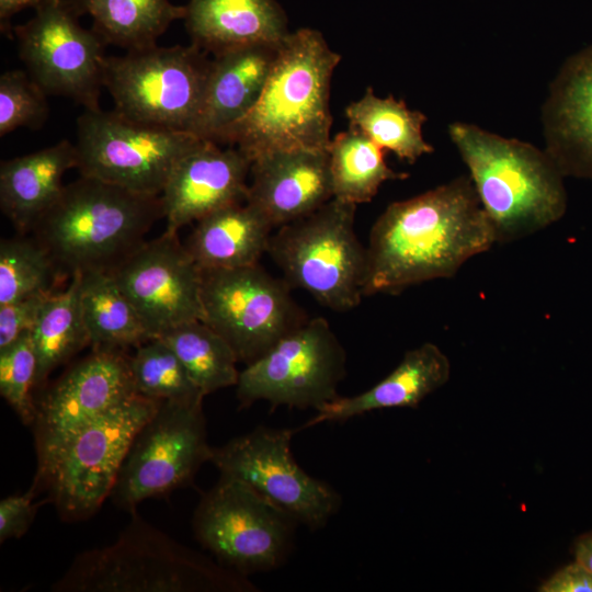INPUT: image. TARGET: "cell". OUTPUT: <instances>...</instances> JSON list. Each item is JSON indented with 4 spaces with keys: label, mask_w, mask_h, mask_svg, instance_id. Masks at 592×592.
<instances>
[{
    "label": "cell",
    "mask_w": 592,
    "mask_h": 592,
    "mask_svg": "<svg viewBox=\"0 0 592 592\" xmlns=\"http://www.w3.org/2000/svg\"><path fill=\"white\" fill-rule=\"evenodd\" d=\"M494 243L469 175L392 202L369 232L364 296L397 295L428 281L451 278Z\"/></svg>",
    "instance_id": "6da1fadb"
},
{
    "label": "cell",
    "mask_w": 592,
    "mask_h": 592,
    "mask_svg": "<svg viewBox=\"0 0 592 592\" xmlns=\"http://www.w3.org/2000/svg\"><path fill=\"white\" fill-rule=\"evenodd\" d=\"M340 60L320 32L289 33L259 100L216 144L238 148L251 162L282 150H328L330 86Z\"/></svg>",
    "instance_id": "7a4b0ae2"
},
{
    "label": "cell",
    "mask_w": 592,
    "mask_h": 592,
    "mask_svg": "<svg viewBox=\"0 0 592 592\" xmlns=\"http://www.w3.org/2000/svg\"><path fill=\"white\" fill-rule=\"evenodd\" d=\"M448 135L492 226L496 243H511L562 218L566 178L544 149L455 122Z\"/></svg>",
    "instance_id": "3957f363"
},
{
    "label": "cell",
    "mask_w": 592,
    "mask_h": 592,
    "mask_svg": "<svg viewBox=\"0 0 592 592\" xmlns=\"http://www.w3.org/2000/svg\"><path fill=\"white\" fill-rule=\"evenodd\" d=\"M160 218V195L80 175L64 185L32 232L59 273L71 278L77 273L113 272Z\"/></svg>",
    "instance_id": "277c9868"
},
{
    "label": "cell",
    "mask_w": 592,
    "mask_h": 592,
    "mask_svg": "<svg viewBox=\"0 0 592 592\" xmlns=\"http://www.w3.org/2000/svg\"><path fill=\"white\" fill-rule=\"evenodd\" d=\"M111 545L79 554L53 592H258L216 560L146 522L136 511Z\"/></svg>",
    "instance_id": "5b68a950"
},
{
    "label": "cell",
    "mask_w": 592,
    "mask_h": 592,
    "mask_svg": "<svg viewBox=\"0 0 592 592\" xmlns=\"http://www.w3.org/2000/svg\"><path fill=\"white\" fill-rule=\"evenodd\" d=\"M356 206L331 198L272 234L266 253L292 288L344 312L364 297L367 252L355 230Z\"/></svg>",
    "instance_id": "8992f818"
},
{
    "label": "cell",
    "mask_w": 592,
    "mask_h": 592,
    "mask_svg": "<svg viewBox=\"0 0 592 592\" xmlns=\"http://www.w3.org/2000/svg\"><path fill=\"white\" fill-rule=\"evenodd\" d=\"M160 403L136 394L101 414L36 468L34 490L47 491L64 521L94 514L111 496L135 435Z\"/></svg>",
    "instance_id": "52a82bcc"
},
{
    "label": "cell",
    "mask_w": 592,
    "mask_h": 592,
    "mask_svg": "<svg viewBox=\"0 0 592 592\" xmlns=\"http://www.w3.org/2000/svg\"><path fill=\"white\" fill-rule=\"evenodd\" d=\"M192 525L217 562L248 578L287 561L299 523L243 481L220 476L200 499Z\"/></svg>",
    "instance_id": "ba28073f"
},
{
    "label": "cell",
    "mask_w": 592,
    "mask_h": 592,
    "mask_svg": "<svg viewBox=\"0 0 592 592\" xmlns=\"http://www.w3.org/2000/svg\"><path fill=\"white\" fill-rule=\"evenodd\" d=\"M210 59L193 44L105 56L103 86L114 110L151 126L193 134Z\"/></svg>",
    "instance_id": "9c48e42d"
},
{
    "label": "cell",
    "mask_w": 592,
    "mask_h": 592,
    "mask_svg": "<svg viewBox=\"0 0 592 592\" xmlns=\"http://www.w3.org/2000/svg\"><path fill=\"white\" fill-rule=\"evenodd\" d=\"M201 138L133 121L115 110H84L77 119V168L133 192L160 195L179 160Z\"/></svg>",
    "instance_id": "30bf717a"
},
{
    "label": "cell",
    "mask_w": 592,
    "mask_h": 592,
    "mask_svg": "<svg viewBox=\"0 0 592 592\" xmlns=\"http://www.w3.org/2000/svg\"><path fill=\"white\" fill-rule=\"evenodd\" d=\"M291 288L260 263L202 271L203 321L250 364L307 321Z\"/></svg>",
    "instance_id": "8fae6325"
},
{
    "label": "cell",
    "mask_w": 592,
    "mask_h": 592,
    "mask_svg": "<svg viewBox=\"0 0 592 592\" xmlns=\"http://www.w3.org/2000/svg\"><path fill=\"white\" fill-rule=\"evenodd\" d=\"M346 375V352L323 317L308 318L239 373L240 408L267 401L273 408L314 409L335 400Z\"/></svg>",
    "instance_id": "7c38bea8"
},
{
    "label": "cell",
    "mask_w": 592,
    "mask_h": 592,
    "mask_svg": "<svg viewBox=\"0 0 592 592\" xmlns=\"http://www.w3.org/2000/svg\"><path fill=\"white\" fill-rule=\"evenodd\" d=\"M202 402L161 401L135 435L111 499L129 513L149 499L192 483L212 446Z\"/></svg>",
    "instance_id": "4fadbf2b"
},
{
    "label": "cell",
    "mask_w": 592,
    "mask_h": 592,
    "mask_svg": "<svg viewBox=\"0 0 592 592\" xmlns=\"http://www.w3.org/2000/svg\"><path fill=\"white\" fill-rule=\"evenodd\" d=\"M81 15L76 0H43L13 33L26 71L48 95L98 110L107 44L80 25Z\"/></svg>",
    "instance_id": "5bb4252c"
},
{
    "label": "cell",
    "mask_w": 592,
    "mask_h": 592,
    "mask_svg": "<svg viewBox=\"0 0 592 592\" xmlns=\"http://www.w3.org/2000/svg\"><path fill=\"white\" fill-rule=\"evenodd\" d=\"M295 429L267 428L234 437L212 448L209 462L220 476L232 477L291 514L309 531L325 527L341 508L340 493L310 476L293 456Z\"/></svg>",
    "instance_id": "9a60e30c"
},
{
    "label": "cell",
    "mask_w": 592,
    "mask_h": 592,
    "mask_svg": "<svg viewBox=\"0 0 592 592\" xmlns=\"http://www.w3.org/2000/svg\"><path fill=\"white\" fill-rule=\"evenodd\" d=\"M128 357L122 350L93 349L36 401L37 468L83 426L138 394Z\"/></svg>",
    "instance_id": "2e32d148"
},
{
    "label": "cell",
    "mask_w": 592,
    "mask_h": 592,
    "mask_svg": "<svg viewBox=\"0 0 592 592\" xmlns=\"http://www.w3.org/2000/svg\"><path fill=\"white\" fill-rule=\"evenodd\" d=\"M111 274L155 338L203 320L202 270L178 234L145 241Z\"/></svg>",
    "instance_id": "e0dca14e"
},
{
    "label": "cell",
    "mask_w": 592,
    "mask_h": 592,
    "mask_svg": "<svg viewBox=\"0 0 592 592\" xmlns=\"http://www.w3.org/2000/svg\"><path fill=\"white\" fill-rule=\"evenodd\" d=\"M250 168L238 148L201 139L175 164L160 194L166 231L178 234L214 210L246 202Z\"/></svg>",
    "instance_id": "ac0fdd59"
},
{
    "label": "cell",
    "mask_w": 592,
    "mask_h": 592,
    "mask_svg": "<svg viewBox=\"0 0 592 592\" xmlns=\"http://www.w3.org/2000/svg\"><path fill=\"white\" fill-rule=\"evenodd\" d=\"M545 150L565 177L592 180V45L568 57L542 107Z\"/></svg>",
    "instance_id": "d6986e66"
},
{
    "label": "cell",
    "mask_w": 592,
    "mask_h": 592,
    "mask_svg": "<svg viewBox=\"0 0 592 592\" xmlns=\"http://www.w3.org/2000/svg\"><path fill=\"white\" fill-rule=\"evenodd\" d=\"M247 203L274 228L301 218L333 198L328 150H282L251 162Z\"/></svg>",
    "instance_id": "ffe728a7"
},
{
    "label": "cell",
    "mask_w": 592,
    "mask_h": 592,
    "mask_svg": "<svg viewBox=\"0 0 592 592\" xmlns=\"http://www.w3.org/2000/svg\"><path fill=\"white\" fill-rule=\"evenodd\" d=\"M281 44H254L213 55L202 106L193 128L195 136L217 143L225 130L254 106Z\"/></svg>",
    "instance_id": "44dd1931"
},
{
    "label": "cell",
    "mask_w": 592,
    "mask_h": 592,
    "mask_svg": "<svg viewBox=\"0 0 592 592\" xmlns=\"http://www.w3.org/2000/svg\"><path fill=\"white\" fill-rule=\"evenodd\" d=\"M451 376L446 354L434 343L424 342L405 353L401 362L372 388L335 400L316 410L301 430L323 422H342L380 409L415 408L444 386Z\"/></svg>",
    "instance_id": "7402d4cb"
},
{
    "label": "cell",
    "mask_w": 592,
    "mask_h": 592,
    "mask_svg": "<svg viewBox=\"0 0 592 592\" xmlns=\"http://www.w3.org/2000/svg\"><path fill=\"white\" fill-rule=\"evenodd\" d=\"M185 27L207 54L254 44H281L291 33L275 0H189Z\"/></svg>",
    "instance_id": "603a6c76"
},
{
    "label": "cell",
    "mask_w": 592,
    "mask_h": 592,
    "mask_svg": "<svg viewBox=\"0 0 592 592\" xmlns=\"http://www.w3.org/2000/svg\"><path fill=\"white\" fill-rule=\"evenodd\" d=\"M72 168L77 150L67 139L1 162L0 207L19 232L32 231L60 195L62 177Z\"/></svg>",
    "instance_id": "cb8c5ba5"
},
{
    "label": "cell",
    "mask_w": 592,
    "mask_h": 592,
    "mask_svg": "<svg viewBox=\"0 0 592 592\" xmlns=\"http://www.w3.org/2000/svg\"><path fill=\"white\" fill-rule=\"evenodd\" d=\"M195 223L184 246L202 271L258 264L274 229L247 202L221 207Z\"/></svg>",
    "instance_id": "d4e9b609"
},
{
    "label": "cell",
    "mask_w": 592,
    "mask_h": 592,
    "mask_svg": "<svg viewBox=\"0 0 592 592\" xmlns=\"http://www.w3.org/2000/svg\"><path fill=\"white\" fill-rule=\"evenodd\" d=\"M80 304L93 349L125 351L155 338L111 273H82Z\"/></svg>",
    "instance_id": "484cf974"
},
{
    "label": "cell",
    "mask_w": 592,
    "mask_h": 592,
    "mask_svg": "<svg viewBox=\"0 0 592 592\" xmlns=\"http://www.w3.org/2000/svg\"><path fill=\"white\" fill-rule=\"evenodd\" d=\"M82 14L93 20L94 31L109 45L138 50L157 39L175 20H184L185 5L169 0H76Z\"/></svg>",
    "instance_id": "4316f807"
},
{
    "label": "cell",
    "mask_w": 592,
    "mask_h": 592,
    "mask_svg": "<svg viewBox=\"0 0 592 592\" xmlns=\"http://www.w3.org/2000/svg\"><path fill=\"white\" fill-rule=\"evenodd\" d=\"M80 280L81 274H75L66 289L48 296L30 331L36 357L35 388L44 385L55 368L90 345L81 312Z\"/></svg>",
    "instance_id": "83f0119b"
},
{
    "label": "cell",
    "mask_w": 592,
    "mask_h": 592,
    "mask_svg": "<svg viewBox=\"0 0 592 592\" xmlns=\"http://www.w3.org/2000/svg\"><path fill=\"white\" fill-rule=\"evenodd\" d=\"M328 155L333 198L354 205L369 202L384 182L409 177L389 168L384 149L350 125L331 139Z\"/></svg>",
    "instance_id": "f1b7e54d"
},
{
    "label": "cell",
    "mask_w": 592,
    "mask_h": 592,
    "mask_svg": "<svg viewBox=\"0 0 592 592\" xmlns=\"http://www.w3.org/2000/svg\"><path fill=\"white\" fill-rule=\"evenodd\" d=\"M345 115L350 126L409 163L434 150L422 134L426 116L392 95L379 98L367 88L361 99L346 106Z\"/></svg>",
    "instance_id": "f546056e"
},
{
    "label": "cell",
    "mask_w": 592,
    "mask_h": 592,
    "mask_svg": "<svg viewBox=\"0 0 592 592\" xmlns=\"http://www.w3.org/2000/svg\"><path fill=\"white\" fill-rule=\"evenodd\" d=\"M157 338L173 350L205 396L237 385L240 372L234 350L203 320L180 323Z\"/></svg>",
    "instance_id": "4dcf8cb0"
},
{
    "label": "cell",
    "mask_w": 592,
    "mask_h": 592,
    "mask_svg": "<svg viewBox=\"0 0 592 592\" xmlns=\"http://www.w3.org/2000/svg\"><path fill=\"white\" fill-rule=\"evenodd\" d=\"M128 361L138 394L159 401H203L205 395L161 339L153 338L140 344Z\"/></svg>",
    "instance_id": "1f68e13d"
},
{
    "label": "cell",
    "mask_w": 592,
    "mask_h": 592,
    "mask_svg": "<svg viewBox=\"0 0 592 592\" xmlns=\"http://www.w3.org/2000/svg\"><path fill=\"white\" fill-rule=\"evenodd\" d=\"M64 278L55 262L33 238L2 239L0 243V306L35 294L53 293Z\"/></svg>",
    "instance_id": "d6a6232c"
},
{
    "label": "cell",
    "mask_w": 592,
    "mask_h": 592,
    "mask_svg": "<svg viewBox=\"0 0 592 592\" xmlns=\"http://www.w3.org/2000/svg\"><path fill=\"white\" fill-rule=\"evenodd\" d=\"M47 93L26 70H9L0 77V136L20 128H41L48 118Z\"/></svg>",
    "instance_id": "836d02e7"
},
{
    "label": "cell",
    "mask_w": 592,
    "mask_h": 592,
    "mask_svg": "<svg viewBox=\"0 0 592 592\" xmlns=\"http://www.w3.org/2000/svg\"><path fill=\"white\" fill-rule=\"evenodd\" d=\"M35 377L36 357L27 332L0 350V394L26 425H33L36 417Z\"/></svg>",
    "instance_id": "e575fe53"
},
{
    "label": "cell",
    "mask_w": 592,
    "mask_h": 592,
    "mask_svg": "<svg viewBox=\"0 0 592 592\" xmlns=\"http://www.w3.org/2000/svg\"><path fill=\"white\" fill-rule=\"evenodd\" d=\"M53 293L35 294L0 306V350L32 330L46 299Z\"/></svg>",
    "instance_id": "d590c367"
},
{
    "label": "cell",
    "mask_w": 592,
    "mask_h": 592,
    "mask_svg": "<svg viewBox=\"0 0 592 592\" xmlns=\"http://www.w3.org/2000/svg\"><path fill=\"white\" fill-rule=\"evenodd\" d=\"M33 487L25 493L12 494L0 501V543L22 537L31 526L39 502L34 503Z\"/></svg>",
    "instance_id": "8d00e7d4"
},
{
    "label": "cell",
    "mask_w": 592,
    "mask_h": 592,
    "mask_svg": "<svg viewBox=\"0 0 592 592\" xmlns=\"http://www.w3.org/2000/svg\"><path fill=\"white\" fill-rule=\"evenodd\" d=\"M540 592H592V572L577 560L555 572Z\"/></svg>",
    "instance_id": "74e56055"
},
{
    "label": "cell",
    "mask_w": 592,
    "mask_h": 592,
    "mask_svg": "<svg viewBox=\"0 0 592 592\" xmlns=\"http://www.w3.org/2000/svg\"><path fill=\"white\" fill-rule=\"evenodd\" d=\"M43 0H0L1 30L8 32L9 20L26 8H36Z\"/></svg>",
    "instance_id": "f35d334b"
},
{
    "label": "cell",
    "mask_w": 592,
    "mask_h": 592,
    "mask_svg": "<svg viewBox=\"0 0 592 592\" xmlns=\"http://www.w3.org/2000/svg\"><path fill=\"white\" fill-rule=\"evenodd\" d=\"M576 560L592 572V533L578 539L574 545Z\"/></svg>",
    "instance_id": "ab89813d"
}]
</instances>
